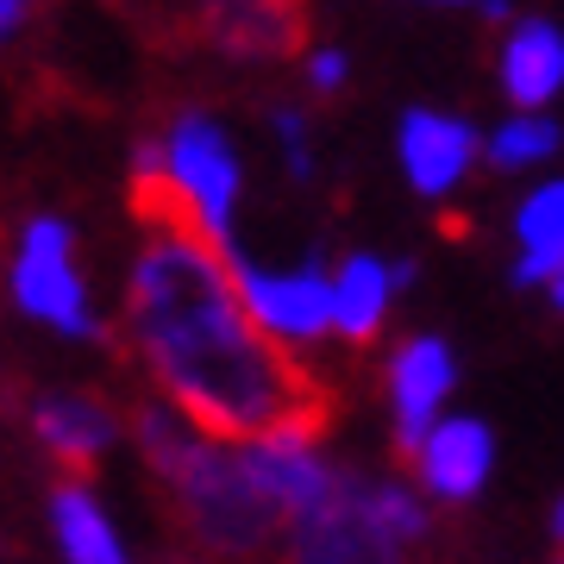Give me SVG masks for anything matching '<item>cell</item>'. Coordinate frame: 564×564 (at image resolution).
I'll return each instance as SVG.
<instances>
[{
    "label": "cell",
    "mask_w": 564,
    "mask_h": 564,
    "mask_svg": "<svg viewBox=\"0 0 564 564\" xmlns=\"http://www.w3.org/2000/svg\"><path fill=\"white\" fill-rule=\"evenodd\" d=\"M139 214L158 226L132 270V333L158 383L207 440H263V433H314L321 389L276 351V339L251 321L226 263V239H214L176 182L163 151H139Z\"/></svg>",
    "instance_id": "6da1fadb"
},
{
    "label": "cell",
    "mask_w": 564,
    "mask_h": 564,
    "mask_svg": "<svg viewBox=\"0 0 564 564\" xmlns=\"http://www.w3.org/2000/svg\"><path fill=\"white\" fill-rule=\"evenodd\" d=\"M39 433L51 452H63L69 464H88L101 458L107 445H113V421H107V408L82 402V395H57V402L39 408Z\"/></svg>",
    "instance_id": "4fadbf2b"
},
{
    "label": "cell",
    "mask_w": 564,
    "mask_h": 564,
    "mask_svg": "<svg viewBox=\"0 0 564 564\" xmlns=\"http://www.w3.org/2000/svg\"><path fill=\"white\" fill-rule=\"evenodd\" d=\"M521 245H527V258L514 263V282H545V270H552L558 251H564V182L540 188V195L521 207Z\"/></svg>",
    "instance_id": "9a60e30c"
},
{
    "label": "cell",
    "mask_w": 564,
    "mask_h": 564,
    "mask_svg": "<svg viewBox=\"0 0 564 564\" xmlns=\"http://www.w3.org/2000/svg\"><path fill=\"white\" fill-rule=\"evenodd\" d=\"M139 440H144V452H151V464L182 489L195 527H202L214 545L245 552V545L270 540V527H276L282 508L270 502L258 489V477L245 470V452H226V445L202 440V426H182L176 414H163V408H151L139 421Z\"/></svg>",
    "instance_id": "7a4b0ae2"
},
{
    "label": "cell",
    "mask_w": 564,
    "mask_h": 564,
    "mask_svg": "<svg viewBox=\"0 0 564 564\" xmlns=\"http://www.w3.org/2000/svg\"><path fill=\"white\" fill-rule=\"evenodd\" d=\"M163 170H170V182H176V195L188 202V214H195L214 239H226L232 188H239V163H232V151H226L220 126L202 120V113H188V120L176 126L170 151H163Z\"/></svg>",
    "instance_id": "5b68a950"
},
{
    "label": "cell",
    "mask_w": 564,
    "mask_h": 564,
    "mask_svg": "<svg viewBox=\"0 0 564 564\" xmlns=\"http://www.w3.org/2000/svg\"><path fill=\"white\" fill-rule=\"evenodd\" d=\"M13 295H20L25 314L51 321L57 333H76V339L95 333L88 302H82V276H76V263H69V226L63 220L25 226V251L13 263Z\"/></svg>",
    "instance_id": "277c9868"
},
{
    "label": "cell",
    "mask_w": 564,
    "mask_h": 564,
    "mask_svg": "<svg viewBox=\"0 0 564 564\" xmlns=\"http://www.w3.org/2000/svg\"><path fill=\"white\" fill-rule=\"evenodd\" d=\"M452 377H458V364H452V351L440 339H414L395 351L389 383H395V440H402V452H414L426 440V426L440 414Z\"/></svg>",
    "instance_id": "ba28073f"
},
{
    "label": "cell",
    "mask_w": 564,
    "mask_h": 564,
    "mask_svg": "<svg viewBox=\"0 0 564 564\" xmlns=\"http://www.w3.org/2000/svg\"><path fill=\"white\" fill-rule=\"evenodd\" d=\"M426 533L421 502L395 484H345L295 521V564H402V545Z\"/></svg>",
    "instance_id": "3957f363"
},
{
    "label": "cell",
    "mask_w": 564,
    "mask_h": 564,
    "mask_svg": "<svg viewBox=\"0 0 564 564\" xmlns=\"http://www.w3.org/2000/svg\"><path fill=\"white\" fill-rule=\"evenodd\" d=\"M51 527H57V545H63L69 564H132L126 545H120V533H113V521L101 514V502L82 496V489H57Z\"/></svg>",
    "instance_id": "8fae6325"
},
{
    "label": "cell",
    "mask_w": 564,
    "mask_h": 564,
    "mask_svg": "<svg viewBox=\"0 0 564 564\" xmlns=\"http://www.w3.org/2000/svg\"><path fill=\"white\" fill-rule=\"evenodd\" d=\"M339 76H345V63H339V57H314V82H321V88H333Z\"/></svg>",
    "instance_id": "e0dca14e"
},
{
    "label": "cell",
    "mask_w": 564,
    "mask_h": 564,
    "mask_svg": "<svg viewBox=\"0 0 564 564\" xmlns=\"http://www.w3.org/2000/svg\"><path fill=\"white\" fill-rule=\"evenodd\" d=\"M552 151H558V126L552 120H514L489 139V163L496 170H527V163L552 158Z\"/></svg>",
    "instance_id": "2e32d148"
},
{
    "label": "cell",
    "mask_w": 564,
    "mask_h": 564,
    "mask_svg": "<svg viewBox=\"0 0 564 564\" xmlns=\"http://www.w3.org/2000/svg\"><path fill=\"white\" fill-rule=\"evenodd\" d=\"M502 82L521 107H540L564 88V32L545 20H521L502 51Z\"/></svg>",
    "instance_id": "30bf717a"
},
{
    "label": "cell",
    "mask_w": 564,
    "mask_h": 564,
    "mask_svg": "<svg viewBox=\"0 0 564 564\" xmlns=\"http://www.w3.org/2000/svg\"><path fill=\"white\" fill-rule=\"evenodd\" d=\"M452 7H458V0H452Z\"/></svg>",
    "instance_id": "44dd1931"
},
{
    "label": "cell",
    "mask_w": 564,
    "mask_h": 564,
    "mask_svg": "<svg viewBox=\"0 0 564 564\" xmlns=\"http://www.w3.org/2000/svg\"><path fill=\"white\" fill-rule=\"evenodd\" d=\"M552 533H558V540H564V502L552 508Z\"/></svg>",
    "instance_id": "ffe728a7"
},
{
    "label": "cell",
    "mask_w": 564,
    "mask_h": 564,
    "mask_svg": "<svg viewBox=\"0 0 564 564\" xmlns=\"http://www.w3.org/2000/svg\"><path fill=\"white\" fill-rule=\"evenodd\" d=\"M414 452H421V477H426V489H433L440 502H470V496L484 489V477H489V458H496L484 421L426 426V440L414 445Z\"/></svg>",
    "instance_id": "52a82bcc"
},
{
    "label": "cell",
    "mask_w": 564,
    "mask_h": 564,
    "mask_svg": "<svg viewBox=\"0 0 564 564\" xmlns=\"http://www.w3.org/2000/svg\"><path fill=\"white\" fill-rule=\"evenodd\" d=\"M13 25H20V0H0V39H7Z\"/></svg>",
    "instance_id": "d6986e66"
},
{
    "label": "cell",
    "mask_w": 564,
    "mask_h": 564,
    "mask_svg": "<svg viewBox=\"0 0 564 564\" xmlns=\"http://www.w3.org/2000/svg\"><path fill=\"white\" fill-rule=\"evenodd\" d=\"M477 158V132L445 113H408L402 120V163L421 195H445Z\"/></svg>",
    "instance_id": "9c48e42d"
},
{
    "label": "cell",
    "mask_w": 564,
    "mask_h": 564,
    "mask_svg": "<svg viewBox=\"0 0 564 564\" xmlns=\"http://www.w3.org/2000/svg\"><path fill=\"white\" fill-rule=\"evenodd\" d=\"M232 282H239V302L251 307V321L263 333H276V339H321L326 326H333V282L314 263L289 270V276L232 263Z\"/></svg>",
    "instance_id": "8992f818"
},
{
    "label": "cell",
    "mask_w": 564,
    "mask_h": 564,
    "mask_svg": "<svg viewBox=\"0 0 564 564\" xmlns=\"http://www.w3.org/2000/svg\"><path fill=\"white\" fill-rule=\"evenodd\" d=\"M383 307H389V270L377 258H345L339 276H333V326L345 339H370L383 326Z\"/></svg>",
    "instance_id": "7c38bea8"
},
{
    "label": "cell",
    "mask_w": 564,
    "mask_h": 564,
    "mask_svg": "<svg viewBox=\"0 0 564 564\" xmlns=\"http://www.w3.org/2000/svg\"><path fill=\"white\" fill-rule=\"evenodd\" d=\"M220 39L232 51H289L302 39V0H232L220 7Z\"/></svg>",
    "instance_id": "5bb4252c"
},
{
    "label": "cell",
    "mask_w": 564,
    "mask_h": 564,
    "mask_svg": "<svg viewBox=\"0 0 564 564\" xmlns=\"http://www.w3.org/2000/svg\"><path fill=\"white\" fill-rule=\"evenodd\" d=\"M545 282H552V302L564 307V251H558V263H552V270H545Z\"/></svg>",
    "instance_id": "ac0fdd59"
}]
</instances>
